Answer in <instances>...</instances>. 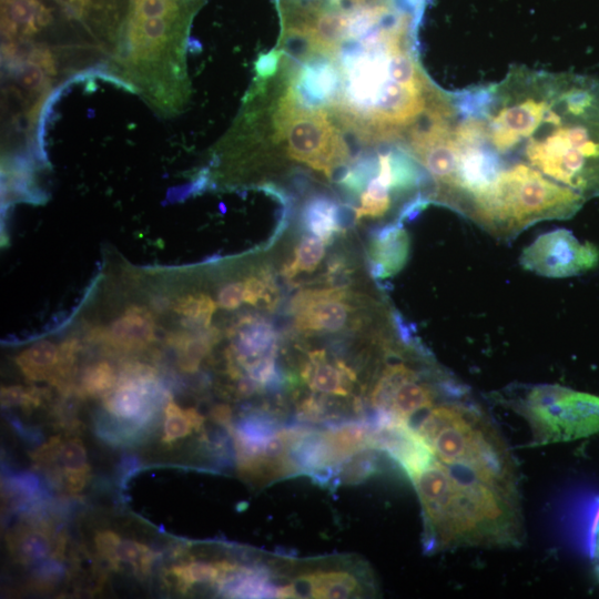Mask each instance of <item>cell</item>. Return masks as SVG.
I'll use <instances>...</instances> for the list:
<instances>
[{
  "label": "cell",
  "instance_id": "cell-1",
  "mask_svg": "<svg viewBox=\"0 0 599 599\" xmlns=\"http://www.w3.org/2000/svg\"><path fill=\"white\" fill-rule=\"evenodd\" d=\"M453 93L448 133L480 160L490 181L521 165L586 201L599 197L597 79L520 64L495 83Z\"/></svg>",
  "mask_w": 599,
  "mask_h": 599
},
{
  "label": "cell",
  "instance_id": "cell-2",
  "mask_svg": "<svg viewBox=\"0 0 599 599\" xmlns=\"http://www.w3.org/2000/svg\"><path fill=\"white\" fill-rule=\"evenodd\" d=\"M408 477L422 505L426 551L521 544L518 490L471 470L448 467L434 457Z\"/></svg>",
  "mask_w": 599,
  "mask_h": 599
},
{
  "label": "cell",
  "instance_id": "cell-3",
  "mask_svg": "<svg viewBox=\"0 0 599 599\" xmlns=\"http://www.w3.org/2000/svg\"><path fill=\"white\" fill-rule=\"evenodd\" d=\"M190 0H130L124 34L113 54L121 75L164 112L183 99L184 32Z\"/></svg>",
  "mask_w": 599,
  "mask_h": 599
},
{
  "label": "cell",
  "instance_id": "cell-4",
  "mask_svg": "<svg viewBox=\"0 0 599 599\" xmlns=\"http://www.w3.org/2000/svg\"><path fill=\"white\" fill-rule=\"evenodd\" d=\"M463 395L437 403L410 427L441 464L469 469L490 483L518 490L516 464L502 436Z\"/></svg>",
  "mask_w": 599,
  "mask_h": 599
},
{
  "label": "cell",
  "instance_id": "cell-5",
  "mask_svg": "<svg viewBox=\"0 0 599 599\" xmlns=\"http://www.w3.org/2000/svg\"><path fill=\"white\" fill-rule=\"evenodd\" d=\"M586 200L520 165L499 170L464 215L496 237L508 240L541 221L573 216Z\"/></svg>",
  "mask_w": 599,
  "mask_h": 599
},
{
  "label": "cell",
  "instance_id": "cell-6",
  "mask_svg": "<svg viewBox=\"0 0 599 599\" xmlns=\"http://www.w3.org/2000/svg\"><path fill=\"white\" fill-rule=\"evenodd\" d=\"M528 423L532 443L570 441L599 433V396L560 385L530 387L514 404Z\"/></svg>",
  "mask_w": 599,
  "mask_h": 599
},
{
  "label": "cell",
  "instance_id": "cell-7",
  "mask_svg": "<svg viewBox=\"0 0 599 599\" xmlns=\"http://www.w3.org/2000/svg\"><path fill=\"white\" fill-rule=\"evenodd\" d=\"M276 133L286 141L288 155L331 177L347 164L348 149L321 109L298 103L292 90L283 97L275 114Z\"/></svg>",
  "mask_w": 599,
  "mask_h": 599
},
{
  "label": "cell",
  "instance_id": "cell-8",
  "mask_svg": "<svg viewBox=\"0 0 599 599\" xmlns=\"http://www.w3.org/2000/svg\"><path fill=\"white\" fill-rule=\"evenodd\" d=\"M520 265L540 276L561 278L583 274L599 263V250L557 229L539 235L521 252Z\"/></svg>",
  "mask_w": 599,
  "mask_h": 599
},
{
  "label": "cell",
  "instance_id": "cell-9",
  "mask_svg": "<svg viewBox=\"0 0 599 599\" xmlns=\"http://www.w3.org/2000/svg\"><path fill=\"white\" fill-rule=\"evenodd\" d=\"M351 295L342 288H307L291 302L294 324L303 333H334L347 326L353 307Z\"/></svg>",
  "mask_w": 599,
  "mask_h": 599
},
{
  "label": "cell",
  "instance_id": "cell-10",
  "mask_svg": "<svg viewBox=\"0 0 599 599\" xmlns=\"http://www.w3.org/2000/svg\"><path fill=\"white\" fill-rule=\"evenodd\" d=\"M33 459L39 467L57 469L54 476L64 478L67 490L73 494L81 491L90 477L87 451L78 437H53L33 454Z\"/></svg>",
  "mask_w": 599,
  "mask_h": 599
},
{
  "label": "cell",
  "instance_id": "cell-11",
  "mask_svg": "<svg viewBox=\"0 0 599 599\" xmlns=\"http://www.w3.org/2000/svg\"><path fill=\"white\" fill-rule=\"evenodd\" d=\"M363 593L359 578L346 569H316L298 575L285 585L286 598H357Z\"/></svg>",
  "mask_w": 599,
  "mask_h": 599
},
{
  "label": "cell",
  "instance_id": "cell-12",
  "mask_svg": "<svg viewBox=\"0 0 599 599\" xmlns=\"http://www.w3.org/2000/svg\"><path fill=\"white\" fill-rule=\"evenodd\" d=\"M409 248L408 233L399 221L373 231L368 250L372 275L386 278L397 274L407 262Z\"/></svg>",
  "mask_w": 599,
  "mask_h": 599
},
{
  "label": "cell",
  "instance_id": "cell-13",
  "mask_svg": "<svg viewBox=\"0 0 599 599\" xmlns=\"http://www.w3.org/2000/svg\"><path fill=\"white\" fill-rule=\"evenodd\" d=\"M233 351L234 364L245 370L267 358L276 357L277 336L273 326L261 317L248 316L241 319Z\"/></svg>",
  "mask_w": 599,
  "mask_h": 599
},
{
  "label": "cell",
  "instance_id": "cell-14",
  "mask_svg": "<svg viewBox=\"0 0 599 599\" xmlns=\"http://www.w3.org/2000/svg\"><path fill=\"white\" fill-rule=\"evenodd\" d=\"M301 377L312 392L341 397L351 394L352 385L356 380V375L351 367L343 362L327 361L323 349L307 354V359L301 369Z\"/></svg>",
  "mask_w": 599,
  "mask_h": 599
},
{
  "label": "cell",
  "instance_id": "cell-15",
  "mask_svg": "<svg viewBox=\"0 0 599 599\" xmlns=\"http://www.w3.org/2000/svg\"><path fill=\"white\" fill-rule=\"evenodd\" d=\"M339 74L326 60L308 62L297 75L295 88H290L298 103L307 109H319L334 100L339 89Z\"/></svg>",
  "mask_w": 599,
  "mask_h": 599
},
{
  "label": "cell",
  "instance_id": "cell-16",
  "mask_svg": "<svg viewBox=\"0 0 599 599\" xmlns=\"http://www.w3.org/2000/svg\"><path fill=\"white\" fill-rule=\"evenodd\" d=\"M7 545L12 558L21 565H30L58 550L44 525L19 526L7 536Z\"/></svg>",
  "mask_w": 599,
  "mask_h": 599
},
{
  "label": "cell",
  "instance_id": "cell-17",
  "mask_svg": "<svg viewBox=\"0 0 599 599\" xmlns=\"http://www.w3.org/2000/svg\"><path fill=\"white\" fill-rule=\"evenodd\" d=\"M153 385L119 378L115 387L104 396L105 409L114 417L123 419H145L148 395Z\"/></svg>",
  "mask_w": 599,
  "mask_h": 599
},
{
  "label": "cell",
  "instance_id": "cell-18",
  "mask_svg": "<svg viewBox=\"0 0 599 599\" xmlns=\"http://www.w3.org/2000/svg\"><path fill=\"white\" fill-rule=\"evenodd\" d=\"M154 322L143 307L130 306L125 313L114 321L111 336L115 344L124 347H138L153 339Z\"/></svg>",
  "mask_w": 599,
  "mask_h": 599
},
{
  "label": "cell",
  "instance_id": "cell-19",
  "mask_svg": "<svg viewBox=\"0 0 599 599\" xmlns=\"http://www.w3.org/2000/svg\"><path fill=\"white\" fill-rule=\"evenodd\" d=\"M338 205L325 195H314L304 205L302 223L325 244L331 243L337 230Z\"/></svg>",
  "mask_w": 599,
  "mask_h": 599
},
{
  "label": "cell",
  "instance_id": "cell-20",
  "mask_svg": "<svg viewBox=\"0 0 599 599\" xmlns=\"http://www.w3.org/2000/svg\"><path fill=\"white\" fill-rule=\"evenodd\" d=\"M237 570V566L226 560L205 562L191 561L174 566L171 573L176 578L182 591L195 583H222L227 581Z\"/></svg>",
  "mask_w": 599,
  "mask_h": 599
},
{
  "label": "cell",
  "instance_id": "cell-21",
  "mask_svg": "<svg viewBox=\"0 0 599 599\" xmlns=\"http://www.w3.org/2000/svg\"><path fill=\"white\" fill-rule=\"evenodd\" d=\"M59 359V348L49 341H40L16 357V363L30 380H52Z\"/></svg>",
  "mask_w": 599,
  "mask_h": 599
},
{
  "label": "cell",
  "instance_id": "cell-22",
  "mask_svg": "<svg viewBox=\"0 0 599 599\" xmlns=\"http://www.w3.org/2000/svg\"><path fill=\"white\" fill-rule=\"evenodd\" d=\"M216 341V329H207L197 335H190L189 333L174 335L172 343L181 352L179 365L182 370L187 373L197 370L201 361L207 355Z\"/></svg>",
  "mask_w": 599,
  "mask_h": 599
},
{
  "label": "cell",
  "instance_id": "cell-23",
  "mask_svg": "<svg viewBox=\"0 0 599 599\" xmlns=\"http://www.w3.org/2000/svg\"><path fill=\"white\" fill-rule=\"evenodd\" d=\"M164 415L162 440L165 444L186 437L193 430H199L203 424V417L194 408L182 409L171 398L166 403Z\"/></svg>",
  "mask_w": 599,
  "mask_h": 599
},
{
  "label": "cell",
  "instance_id": "cell-24",
  "mask_svg": "<svg viewBox=\"0 0 599 599\" xmlns=\"http://www.w3.org/2000/svg\"><path fill=\"white\" fill-rule=\"evenodd\" d=\"M324 254L325 243L315 235H306L298 242L292 261L284 265L282 274L293 278L300 273H311L318 266Z\"/></svg>",
  "mask_w": 599,
  "mask_h": 599
},
{
  "label": "cell",
  "instance_id": "cell-25",
  "mask_svg": "<svg viewBox=\"0 0 599 599\" xmlns=\"http://www.w3.org/2000/svg\"><path fill=\"white\" fill-rule=\"evenodd\" d=\"M378 449L366 447L352 455L336 471L335 478L346 485L358 484L378 470Z\"/></svg>",
  "mask_w": 599,
  "mask_h": 599
},
{
  "label": "cell",
  "instance_id": "cell-26",
  "mask_svg": "<svg viewBox=\"0 0 599 599\" xmlns=\"http://www.w3.org/2000/svg\"><path fill=\"white\" fill-rule=\"evenodd\" d=\"M392 187L378 174L369 181L361 194V205L356 209V221L363 217H380L392 205Z\"/></svg>",
  "mask_w": 599,
  "mask_h": 599
},
{
  "label": "cell",
  "instance_id": "cell-27",
  "mask_svg": "<svg viewBox=\"0 0 599 599\" xmlns=\"http://www.w3.org/2000/svg\"><path fill=\"white\" fill-rule=\"evenodd\" d=\"M243 287V300L247 304L257 305L262 301L268 309H273L278 302L276 283L268 271L246 277Z\"/></svg>",
  "mask_w": 599,
  "mask_h": 599
},
{
  "label": "cell",
  "instance_id": "cell-28",
  "mask_svg": "<svg viewBox=\"0 0 599 599\" xmlns=\"http://www.w3.org/2000/svg\"><path fill=\"white\" fill-rule=\"evenodd\" d=\"M119 377L108 362L89 366L83 374L81 389L88 396H105L118 384Z\"/></svg>",
  "mask_w": 599,
  "mask_h": 599
},
{
  "label": "cell",
  "instance_id": "cell-29",
  "mask_svg": "<svg viewBox=\"0 0 599 599\" xmlns=\"http://www.w3.org/2000/svg\"><path fill=\"white\" fill-rule=\"evenodd\" d=\"M216 304L205 294H190L180 298L174 311L184 316L193 324L209 327Z\"/></svg>",
  "mask_w": 599,
  "mask_h": 599
},
{
  "label": "cell",
  "instance_id": "cell-30",
  "mask_svg": "<svg viewBox=\"0 0 599 599\" xmlns=\"http://www.w3.org/2000/svg\"><path fill=\"white\" fill-rule=\"evenodd\" d=\"M116 561L130 564L133 568L146 575L154 558L152 550L144 544L121 538L115 549Z\"/></svg>",
  "mask_w": 599,
  "mask_h": 599
},
{
  "label": "cell",
  "instance_id": "cell-31",
  "mask_svg": "<svg viewBox=\"0 0 599 599\" xmlns=\"http://www.w3.org/2000/svg\"><path fill=\"white\" fill-rule=\"evenodd\" d=\"M40 403V394L35 388L26 389L20 385L4 386L1 388L2 407L23 406L24 408L35 407Z\"/></svg>",
  "mask_w": 599,
  "mask_h": 599
},
{
  "label": "cell",
  "instance_id": "cell-32",
  "mask_svg": "<svg viewBox=\"0 0 599 599\" xmlns=\"http://www.w3.org/2000/svg\"><path fill=\"white\" fill-rule=\"evenodd\" d=\"M352 270L342 256H333L327 264L325 281L331 287L345 290L351 283Z\"/></svg>",
  "mask_w": 599,
  "mask_h": 599
},
{
  "label": "cell",
  "instance_id": "cell-33",
  "mask_svg": "<svg viewBox=\"0 0 599 599\" xmlns=\"http://www.w3.org/2000/svg\"><path fill=\"white\" fill-rule=\"evenodd\" d=\"M121 537L112 530L100 531L94 537L97 550L114 569L120 567L115 557V549Z\"/></svg>",
  "mask_w": 599,
  "mask_h": 599
},
{
  "label": "cell",
  "instance_id": "cell-34",
  "mask_svg": "<svg viewBox=\"0 0 599 599\" xmlns=\"http://www.w3.org/2000/svg\"><path fill=\"white\" fill-rule=\"evenodd\" d=\"M243 283H230L221 288L217 295L219 306L233 309L241 305L243 300Z\"/></svg>",
  "mask_w": 599,
  "mask_h": 599
},
{
  "label": "cell",
  "instance_id": "cell-35",
  "mask_svg": "<svg viewBox=\"0 0 599 599\" xmlns=\"http://www.w3.org/2000/svg\"><path fill=\"white\" fill-rule=\"evenodd\" d=\"M280 54L275 51L261 57L256 62V71L261 77L271 75L277 67Z\"/></svg>",
  "mask_w": 599,
  "mask_h": 599
},
{
  "label": "cell",
  "instance_id": "cell-36",
  "mask_svg": "<svg viewBox=\"0 0 599 599\" xmlns=\"http://www.w3.org/2000/svg\"><path fill=\"white\" fill-rule=\"evenodd\" d=\"M60 4L65 7V10L77 19L84 16V12L89 9L93 0H55Z\"/></svg>",
  "mask_w": 599,
  "mask_h": 599
},
{
  "label": "cell",
  "instance_id": "cell-37",
  "mask_svg": "<svg viewBox=\"0 0 599 599\" xmlns=\"http://www.w3.org/2000/svg\"><path fill=\"white\" fill-rule=\"evenodd\" d=\"M590 554L593 562V571L596 577L599 579V522L593 532L592 541L590 545Z\"/></svg>",
  "mask_w": 599,
  "mask_h": 599
},
{
  "label": "cell",
  "instance_id": "cell-38",
  "mask_svg": "<svg viewBox=\"0 0 599 599\" xmlns=\"http://www.w3.org/2000/svg\"><path fill=\"white\" fill-rule=\"evenodd\" d=\"M212 417L215 422L229 426L231 422V409L226 405H219L212 410Z\"/></svg>",
  "mask_w": 599,
  "mask_h": 599
}]
</instances>
